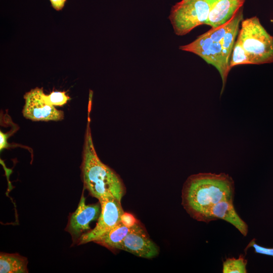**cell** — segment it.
I'll return each instance as SVG.
<instances>
[{"label":"cell","mask_w":273,"mask_h":273,"mask_svg":"<svg viewBox=\"0 0 273 273\" xmlns=\"http://www.w3.org/2000/svg\"><path fill=\"white\" fill-rule=\"evenodd\" d=\"M235 184L228 174L199 173L190 175L181 192V204L194 219L208 223L212 221V207L225 200H233Z\"/></svg>","instance_id":"6da1fadb"},{"label":"cell","mask_w":273,"mask_h":273,"mask_svg":"<svg viewBox=\"0 0 273 273\" xmlns=\"http://www.w3.org/2000/svg\"><path fill=\"white\" fill-rule=\"evenodd\" d=\"M243 20V9L241 8L225 24L216 28H211L192 42L179 47L181 51L199 56L216 68L222 82L220 95L224 90L231 69V57L240 29V24Z\"/></svg>","instance_id":"7a4b0ae2"},{"label":"cell","mask_w":273,"mask_h":273,"mask_svg":"<svg viewBox=\"0 0 273 273\" xmlns=\"http://www.w3.org/2000/svg\"><path fill=\"white\" fill-rule=\"evenodd\" d=\"M89 120L88 117L81 165L84 188L98 200L112 195L121 201L125 193L124 185L119 176L98 156L93 142Z\"/></svg>","instance_id":"3957f363"},{"label":"cell","mask_w":273,"mask_h":273,"mask_svg":"<svg viewBox=\"0 0 273 273\" xmlns=\"http://www.w3.org/2000/svg\"><path fill=\"white\" fill-rule=\"evenodd\" d=\"M237 40L247 53L252 64L273 62V36L254 16L243 20Z\"/></svg>","instance_id":"277c9868"},{"label":"cell","mask_w":273,"mask_h":273,"mask_svg":"<svg viewBox=\"0 0 273 273\" xmlns=\"http://www.w3.org/2000/svg\"><path fill=\"white\" fill-rule=\"evenodd\" d=\"M216 0H181L172 7L168 18L175 34L185 35L206 24Z\"/></svg>","instance_id":"5b68a950"},{"label":"cell","mask_w":273,"mask_h":273,"mask_svg":"<svg viewBox=\"0 0 273 273\" xmlns=\"http://www.w3.org/2000/svg\"><path fill=\"white\" fill-rule=\"evenodd\" d=\"M101 204V213L95 228L84 234L77 245L94 242L121 222L124 211L121 201L112 195L104 196L98 200Z\"/></svg>","instance_id":"8992f818"},{"label":"cell","mask_w":273,"mask_h":273,"mask_svg":"<svg viewBox=\"0 0 273 273\" xmlns=\"http://www.w3.org/2000/svg\"><path fill=\"white\" fill-rule=\"evenodd\" d=\"M82 191L79 203L74 212L70 214L65 231L71 237L72 245L77 244L82 235L90 231L89 223L98 219L101 213V204H85V198Z\"/></svg>","instance_id":"52a82bcc"},{"label":"cell","mask_w":273,"mask_h":273,"mask_svg":"<svg viewBox=\"0 0 273 273\" xmlns=\"http://www.w3.org/2000/svg\"><path fill=\"white\" fill-rule=\"evenodd\" d=\"M117 250L125 251L147 259L153 258L159 253L158 246L151 239L144 227L139 222L130 228Z\"/></svg>","instance_id":"ba28073f"},{"label":"cell","mask_w":273,"mask_h":273,"mask_svg":"<svg viewBox=\"0 0 273 273\" xmlns=\"http://www.w3.org/2000/svg\"><path fill=\"white\" fill-rule=\"evenodd\" d=\"M42 88L35 87L24 96L25 105L22 110L24 117L32 121H58L64 118L62 111L46 103L42 97Z\"/></svg>","instance_id":"9c48e42d"},{"label":"cell","mask_w":273,"mask_h":273,"mask_svg":"<svg viewBox=\"0 0 273 273\" xmlns=\"http://www.w3.org/2000/svg\"><path fill=\"white\" fill-rule=\"evenodd\" d=\"M245 0H216L206 23L211 28L219 27L230 21L242 8Z\"/></svg>","instance_id":"30bf717a"},{"label":"cell","mask_w":273,"mask_h":273,"mask_svg":"<svg viewBox=\"0 0 273 273\" xmlns=\"http://www.w3.org/2000/svg\"><path fill=\"white\" fill-rule=\"evenodd\" d=\"M212 220L223 219L234 225L244 236L248 234L247 224L237 213L233 200H225L216 204L211 212Z\"/></svg>","instance_id":"8fae6325"},{"label":"cell","mask_w":273,"mask_h":273,"mask_svg":"<svg viewBox=\"0 0 273 273\" xmlns=\"http://www.w3.org/2000/svg\"><path fill=\"white\" fill-rule=\"evenodd\" d=\"M27 258L18 253L1 252V273H27Z\"/></svg>","instance_id":"7c38bea8"},{"label":"cell","mask_w":273,"mask_h":273,"mask_svg":"<svg viewBox=\"0 0 273 273\" xmlns=\"http://www.w3.org/2000/svg\"><path fill=\"white\" fill-rule=\"evenodd\" d=\"M129 230L130 228L120 222L94 242L111 250H117L118 246L123 241Z\"/></svg>","instance_id":"4fadbf2b"},{"label":"cell","mask_w":273,"mask_h":273,"mask_svg":"<svg viewBox=\"0 0 273 273\" xmlns=\"http://www.w3.org/2000/svg\"><path fill=\"white\" fill-rule=\"evenodd\" d=\"M247 264V260L242 255H240L238 258H228L223 262L222 272L246 273Z\"/></svg>","instance_id":"5bb4252c"},{"label":"cell","mask_w":273,"mask_h":273,"mask_svg":"<svg viewBox=\"0 0 273 273\" xmlns=\"http://www.w3.org/2000/svg\"><path fill=\"white\" fill-rule=\"evenodd\" d=\"M243 64H252V61L240 43L235 41L230 60V67Z\"/></svg>","instance_id":"9a60e30c"},{"label":"cell","mask_w":273,"mask_h":273,"mask_svg":"<svg viewBox=\"0 0 273 273\" xmlns=\"http://www.w3.org/2000/svg\"><path fill=\"white\" fill-rule=\"evenodd\" d=\"M42 97L46 103L54 106H62L66 104L70 99L65 92H53L48 95L43 93Z\"/></svg>","instance_id":"2e32d148"},{"label":"cell","mask_w":273,"mask_h":273,"mask_svg":"<svg viewBox=\"0 0 273 273\" xmlns=\"http://www.w3.org/2000/svg\"><path fill=\"white\" fill-rule=\"evenodd\" d=\"M250 247L253 248L255 252L256 253L273 256V248H265L260 246L256 243L255 240L254 239L249 242L247 246L246 247L245 250H247L248 248Z\"/></svg>","instance_id":"e0dca14e"},{"label":"cell","mask_w":273,"mask_h":273,"mask_svg":"<svg viewBox=\"0 0 273 273\" xmlns=\"http://www.w3.org/2000/svg\"><path fill=\"white\" fill-rule=\"evenodd\" d=\"M138 221L134 216L127 212H123L121 217V222L125 226L130 228Z\"/></svg>","instance_id":"ac0fdd59"},{"label":"cell","mask_w":273,"mask_h":273,"mask_svg":"<svg viewBox=\"0 0 273 273\" xmlns=\"http://www.w3.org/2000/svg\"><path fill=\"white\" fill-rule=\"evenodd\" d=\"M8 135L2 131H0V150L1 151L4 149L8 148L10 145L8 143L7 139Z\"/></svg>","instance_id":"d6986e66"},{"label":"cell","mask_w":273,"mask_h":273,"mask_svg":"<svg viewBox=\"0 0 273 273\" xmlns=\"http://www.w3.org/2000/svg\"><path fill=\"white\" fill-rule=\"evenodd\" d=\"M52 7L59 11L63 9L66 0H50Z\"/></svg>","instance_id":"ffe728a7"}]
</instances>
